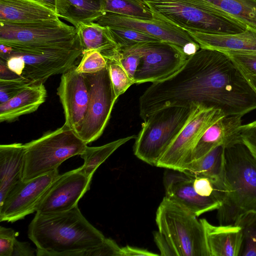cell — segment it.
I'll return each instance as SVG.
<instances>
[{
    "instance_id": "obj_1",
    "label": "cell",
    "mask_w": 256,
    "mask_h": 256,
    "mask_svg": "<svg viewBox=\"0 0 256 256\" xmlns=\"http://www.w3.org/2000/svg\"><path fill=\"white\" fill-rule=\"evenodd\" d=\"M28 237L36 246L37 256H83L101 244L106 238L82 215L78 206L66 211L36 212Z\"/></svg>"
},
{
    "instance_id": "obj_2",
    "label": "cell",
    "mask_w": 256,
    "mask_h": 256,
    "mask_svg": "<svg viewBox=\"0 0 256 256\" xmlns=\"http://www.w3.org/2000/svg\"><path fill=\"white\" fill-rule=\"evenodd\" d=\"M223 182L220 224H234L244 214L256 212V158L242 142L224 148Z\"/></svg>"
},
{
    "instance_id": "obj_3",
    "label": "cell",
    "mask_w": 256,
    "mask_h": 256,
    "mask_svg": "<svg viewBox=\"0 0 256 256\" xmlns=\"http://www.w3.org/2000/svg\"><path fill=\"white\" fill-rule=\"evenodd\" d=\"M0 58L38 54L80 45L78 30L58 18L27 22H0Z\"/></svg>"
},
{
    "instance_id": "obj_4",
    "label": "cell",
    "mask_w": 256,
    "mask_h": 256,
    "mask_svg": "<svg viewBox=\"0 0 256 256\" xmlns=\"http://www.w3.org/2000/svg\"><path fill=\"white\" fill-rule=\"evenodd\" d=\"M144 0L153 17L184 30L229 34L242 32L248 26L229 14L196 0Z\"/></svg>"
},
{
    "instance_id": "obj_5",
    "label": "cell",
    "mask_w": 256,
    "mask_h": 256,
    "mask_svg": "<svg viewBox=\"0 0 256 256\" xmlns=\"http://www.w3.org/2000/svg\"><path fill=\"white\" fill-rule=\"evenodd\" d=\"M198 106L166 107L144 120L135 138L134 155L148 164L156 166Z\"/></svg>"
},
{
    "instance_id": "obj_6",
    "label": "cell",
    "mask_w": 256,
    "mask_h": 256,
    "mask_svg": "<svg viewBox=\"0 0 256 256\" xmlns=\"http://www.w3.org/2000/svg\"><path fill=\"white\" fill-rule=\"evenodd\" d=\"M24 145V180L58 170L68 158L80 156L87 146L74 130L64 124Z\"/></svg>"
},
{
    "instance_id": "obj_7",
    "label": "cell",
    "mask_w": 256,
    "mask_h": 256,
    "mask_svg": "<svg viewBox=\"0 0 256 256\" xmlns=\"http://www.w3.org/2000/svg\"><path fill=\"white\" fill-rule=\"evenodd\" d=\"M188 210L164 196L158 206L156 222L176 256H210L204 228Z\"/></svg>"
},
{
    "instance_id": "obj_8",
    "label": "cell",
    "mask_w": 256,
    "mask_h": 256,
    "mask_svg": "<svg viewBox=\"0 0 256 256\" xmlns=\"http://www.w3.org/2000/svg\"><path fill=\"white\" fill-rule=\"evenodd\" d=\"M83 74L89 88L90 100L84 120L76 134L88 144L103 133L117 98L108 65L98 72Z\"/></svg>"
},
{
    "instance_id": "obj_9",
    "label": "cell",
    "mask_w": 256,
    "mask_h": 256,
    "mask_svg": "<svg viewBox=\"0 0 256 256\" xmlns=\"http://www.w3.org/2000/svg\"><path fill=\"white\" fill-rule=\"evenodd\" d=\"M136 52L140 62L134 76V84L152 83L170 77L189 57L180 46L160 41L126 47Z\"/></svg>"
},
{
    "instance_id": "obj_10",
    "label": "cell",
    "mask_w": 256,
    "mask_h": 256,
    "mask_svg": "<svg viewBox=\"0 0 256 256\" xmlns=\"http://www.w3.org/2000/svg\"><path fill=\"white\" fill-rule=\"evenodd\" d=\"M224 116L221 110L198 106L182 130L158 160L156 166L182 172L189 162L192 150L204 134Z\"/></svg>"
},
{
    "instance_id": "obj_11",
    "label": "cell",
    "mask_w": 256,
    "mask_h": 256,
    "mask_svg": "<svg viewBox=\"0 0 256 256\" xmlns=\"http://www.w3.org/2000/svg\"><path fill=\"white\" fill-rule=\"evenodd\" d=\"M60 175L56 170L32 179L23 180L0 204V221L13 222L36 212L48 188Z\"/></svg>"
},
{
    "instance_id": "obj_12",
    "label": "cell",
    "mask_w": 256,
    "mask_h": 256,
    "mask_svg": "<svg viewBox=\"0 0 256 256\" xmlns=\"http://www.w3.org/2000/svg\"><path fill=\"white\" fill-rule=\"evenodd\" d=\"M96 22L104 26H125L136 30L180 47L188 56L200 48L185 30L154 17L146 19L106 13Z\"/></svg>"
},
{
    "instance_id": "obj_13",
    "label": "cell",
    "mask_w": 256,
    "mask_h": 256,
    "mask_svg": "<svg viewBox=\"0 0 256 256\" xmlns=\"http://www.w3.org/2000/svg\"><path fill=\"white\" fill-rule=\"evenodd\" d=\"M92 179L81 172L80 167L60 174L48 188L36 212H62L74 208L90 189Z\"/></svg>"
},
{
    "instance_id": "obj_14",
    "label": "cell",
    "mask_w": 256,
    "mask_h": 256,
    "mask_svg": "<svg viewBox=\"0 0 256 256\" xmlns=\"http://www.w3.org/2000/svg\"><path fill=\"white\" fill-rule=\"evenodd\" d=\"M76 68V66L62 74L57 88L64 114V124L75 132L84 120L90 100L86 80Z\"/></svg>"
},
{
    "instance_id": "obj_15",
    "label": "cell",
    "mask_w": 256,
    "mask_h": 256,
    "mask_svg": "<svg viewBox=\"0 0 256 256\" xmlns=\"http://www.w3.org/2000/svg\"><path fill=\"white\" fill-rule=\"evenodd\" d=\"M14 55L20 56L24 60L22 77L34 83H44L50 77L62 74L76 66V62L82 56V50L79 46L38 54Z\"/></svg>"
},
{
    "instance_id": "obj_16",
    "label": "cell",
    "mask_w": 256,
    "mask_h": 256,
    "mask_svg": "<svg viewBox=\"0 0 256 256\" xmlns=\"http://www.w3.org/2000/svg\"><path fill=\"white\" fill-rule=\"evenodd\" d=\"M166 172L164 176L166 197L196 216L218 210L222 202L214 197L202 196L194 190V177L182 172Z\"/></svg>"
},
{
    "instance_id": "obj_17",
    "label": "cell",
    "mask_w": 256,
    "mask_h": 256,
    "mask_svg": "<svg viewBox=\"0 0 256 256\" xmlns=\"http://www.w3.org/2000/svg\"><path fill=\"white\" fill-rule=\"evenodd\" d=\"M242 117L224 116L210 127L195 146L188 164L203 156L218 146L226 148L242 142L240 127L242 125Z\"/></svg>"
},
{
    "instance_id": "obj_18",
    "label": "cell",
    "mask_w": 256,
    "mask_h": 256,
    "mask_svg": "<svg viewBox=\"0 0 256 256\" xmlns=\"http://www.w3.org/2000/svg\"><path fill=\"white\" fill-rule=\"evenodd\" d=\"M200 48L216 50L256 51V28L250 26L243 32L235 34H216L185 30Z\"/></svg>"
},
{
    "instance_id": "obj_19",
    "label": "cell",
    "mask_w": 256,
    "mask_h": 256,
    "mask_svg": "<svg viewBox=\"0 0 256 256\" xmlns=\"http://www.w3.org/2000/svg\"><path fill=\"white\" fill-rule=\"evenodd\" d=\"M204 230L210 256H238L242 232L235 224L214 226L206 219L200 220Z\"/></svg>"
},
{
    "instance_id": "obj_20",
    "label": "cell",
    "mask_w": 256,
    "mask_h": 256,
    "mask_svg": "<svg viewBox=\"0 0 256 256\" xmlns=\"http://www.w3.org/2000/svg\"><path fill=\"white\" fill-rule=\"evenodd\" d=\"M25 148L14 143L0 146V204L9 192L23 180Z\"/></svg>"
},
{
    "instance_id": "obj_21",
    "label": "cell",
    "mask_w": 256,
    "mask_h": 256,
    "mask_svg": "<svg viewBox=\"0 0 256 256\" xmlns=\"http://www.w3.org/2000/svg\"><path fill=\"white\" fill-rule=\"evenodd\" d=\"M46 90L42 82L32 83L16 96L0 104V122H12L36 111L46 100Z\"/></svg>"
},
{
    "instance_id": "obj_22",
    "label": "cell",
    "mask_w": 256,
    "mask_h": 256,
    "mask_svg": "<svg viewBox=\"0 0 256 256\" xmlns=\"http://www.w3.org/2000/svg\"><path fill=\"white\" fill-rule=\"evenodd\" d=\"M58 18L55 11L36 0H0V22H27Z\"/></svg>"
},
{
    "instance_id": "obj_23",
    "label": "cell",
    "mask_w": 256,
    "mask_h": 256,
    "mask_svg": "<svg viewBox=\"0 0 256 256\" xmlns=\"http://www.w3.org/2000/svg\"><path fill=\"white\" fill-rule=\"evenodd\" d=\"M77 28L82 54L89 50H97L106 60H118L120 48L108 26L93 22L82 24Z\"/></svg>"
},
{
    "instance_id": "obj_24",
    "label": "cell",
    "mask_w": 256,
    "mask_h": 256,
    "mask_svg": "<svg viewBox=\"0 0 256 256\" xmlns=\"http://www.w3.org/2000/svg\"><path fill=\"white\" fill-rule=\"evenodd\" d=\"M56 12L76 28L82 24L96 22L104 13L101 0H55Z\"/></svg>"
},
{
    "instance_id": "obj_25",
    "label": "cell",
    "mask_w": 256,
    "mask_h": 256,
    "mask_svg": "<svg viewBox=\"0 0 256 256\" xmlns=\"http://www.w3.org/2000/svg\"><path fill=\"white\" fill-rule=\"evenodd\" d=\"M224 147L219 146L203 156L186 164L181 172L192 177L205 176L223 192Z\"/></svg>"
},
{
    "instance_id": "obj_26",
    "label": "cell",
    "mask_w": 256,
    "mask_h": 256,
    "mask_svg": "<svg viewBox=\"0 0 256 256\" xmlns=\"http://www.w3.org/2000/svg\"><path fill=\"white\" fill-rule=\"evenodd\" d=\"M136 136L132 135L99 146H86L80 155L84 160L83 165L80 167L81 172L87 176L92 178L96 170L112 154L128 141L136 138Z\"/></svg>"
},
{
    "instance_id": "obj_27",
    "label": "cell",
    "mask_w": 256,
    "mask_h": 256,
    "mask_svg": "<svg viewBox=\"0 0 256 256\" xmlns=\"http://www.w3.org/2000/svg\"><path fill=\"white\" fill-rule=\"evenodd\" d=\"M222 10L256 28V0H196Z\"/></svg>"
},
{
    "instance_id": "obj_28",
    "label": "cell",
    "mask_w": 256,
    "mask_h": 256,
    "mask_svg": "<svg viewBox=\"0 0 256 256\" xmlns=\"http://www.w3.org/2000/svg\"><path fill=\"white\" fill-rule=\"evenodd\" d=\"M101 8L104 14L112 13L140 18H153L144 0H101Z\"/></svg>"
},
{
    "instance_id": "obj_29",
    "label": "cell",
    "mask_w": 256,
    "mask_h": 256,
    "mask_svg": "<svg viewBox=\"0 0 256 256\" xmlns=\"http://www.w3.org/2000/svg\"><path fill=\"white\" fill-rule=\"evenodd\" d=\"M256 94V51L224 50Z\"/></svg>"
},
{
    "instance_id": "obj_30",
    "label": "cell",
    "mask_w": 256,
    "mask_h": 256,
    "mask_svg": "<svg viewBox=\"0 0 256 256\" xmlns=\"http://www.w3.org/2000/svg\"><path fill=\"white\" fill-rule=\"evenodd\" d=\"M242 232V242L238 256H256V212L242 216L234 224Z\"/></svg>"
},
{
    "instance_id": "obj_31",
    "label": "cell",
    "mask_w": 256,
    "mask_h": 256,
    "mask_svg": "<svg viewBox=\"0 0 256 256\" xmlns=\"http://www.w3.org/2000/svg\"><path fill=\"white\" fill-rule=\"evenodd\" d=\"M108 26L114 41L120 48L162 41L156 38L132 28L118 26Z\"/></svg>"
},
{
    "instance_id": "obj_32",
    "label": "cell",
    "mask_w": 256,
    "mask_h": 256,
    "mask_svg": "<svg viewBox=\"0 0 256 256\" xmlns=\"http://www.w3.org/2000/svg\"><path fill=\"white\" fill-rule=\"evenodd\" d=\"M106 60L114 92L118 98L134 84V82L118 61L114 60Z\"/></svg>"
},
{
    "instance_id": "obj_33",
    "label": "cell",
    "mask_w": 256,
    "mask_h": 256,
    "mask_svg": "<svg viewBox=\"0 0 256 256\" xmlns=\"http://www.w3.org/2000/svg\"><path fill=\"white\" fill-rule=\"evenodd\" d=\"M107 65L106 60L99 52L89 50L82 54L76 70L82 74H92L101 70Z\"/></svg>"
},
{
    "instance_id": "obj_34",
    "label": "cell",
    "mask_w": 256,
    "mask_h": 256,
    "mask_svg": "<svg viewBox=\"0 0 256 256\" xmlns=\"http://www.w3.org/2000/svg\"><path fill=\"white\" fill-rule=\"evenodd\" d=\"M32 83L22 76L13 80H0V104L14 98Z\"/></svg>"
},
{
    "instance_id": "obj_35",
    "label": "cell",
    "mask_w": 256,
    "mask_h": 256,
    "mask_svg": "<svg viewBox=\"0 0 256 256\" xmlns=\"http://www.w3.org/2000/svg\"><path fill=\"white\" fill-rule=\"evenodd\" d=\"M121 256V248L114 240L106 238L100 246L85 252L83 256Z\"/></svg>"
},
{
    "instance_id": "obj_36",
    "label": "cell",
    "mask_w": 256,
    "mask_h": 256,
    "mask_svg": "<svg viewBox=\"0 0 256 256\" xmlns=\"http://www.w3.org/2000/svg\"><path fill=\"white\" fill-rule=\"evenodd\" d=\"M18 233L11 228L0 227V256H12Z\"/></svg>"
},
{
    "instance_id": "obj_37",
    "label": "cell",
    "mask_w": 256,
    "mask_h": 256,
    "mask_svg": "<svg viewBox=\"0 0 256 256\" xmlns=\"http://www.w3.org/2000/svg\"><path fill=\"white\" fill-rule=\"evenodd\" d=\"M242 142L256 158V120L240 127Z\"/></svg>"
},
{
    "instance_id": "obj_38",
    "label": "cell",
    "mask_w": 256,
    "mask_h": 256,
    "mask_svg": "<svg viewBox=\"0 0 256 256\" xmlns=\"http://www.w3.org/2000/svg\"><path fill=\"white\" fill-rule=\"evenodd\" d=\"M154 241L157 246L162 256H176V254L166 240L159 231L154 234Z\"/></svg>"
},
{
    "instance_id": "obj_39",
    "label": "cell",
    "mask_w": 256,
    "mask_h": 256,
    "mask_svg": "<svg viewBox=\"0 0 256 256\" xmlns=\"http://www.w3.org/2000/svg\"><path fill=\"white\" fill-rule=\"evenodd\" d=\"M4 60H5L8 68L10 70L22 76L26 66L24 60L22 56L12 55Z\"/></svg>"
},
{
    "instance_id": "obj_40",
    "label": "cell",
    "mask_w": 256,
    "mask_h": 256,
    "mask_svg": "<svg viewBox=\"0 0 256 256\" xmlns=\"http://www.w3.org/2000/svg\"><path fill=\"white\" fill-rule=\"evenodd\" d=\"M35 251L29 243L15 240L12 256H34Z\"/></svg>"
},
{
    "instance_id": "obj_41",
    "label": "cell",
    "mask_w": 256,
    "mask_h": 256,
    "mask_svg": "<svg viewBox=\"0 0 256 256\" xmlns=\"http://www.w3.org/2000/svg\"><path fill=\"white\" fill-rule=\"evenodd\" d=\"M147 250L133 247L130 246L121 248V256H158Z\"/></svg>"
},
{
    "instance_id": "obj_42",
    "label": "cell",
    "mask_w": 256,
    "mask_h": 256,
    "mask_svg": "<svg viewBox=\"0 0 256 256\" xmlns=\"http://www.w3.org/2000/svg\"><path fill=\"white\" fill-rule=\"evenodd\" d=\"M0 80H9L22 77L10 70L7 66L4 60L0 58Z\"/></svg>"
},
{
    "instance_id": "obj_43",
    "label": "cell",
    "mask_w": 256,
    "mask_h": 256,
    "mask_svg": "<svg viewBox=\"0 0 256 256\" xmlns=\"http://www.w3.org/2000/svg\"><path fill=\"white\" fill-rule=\"evenodd\" d=\"M56 12L55 0H36Z\"/></svg>"
}]
</instances>
